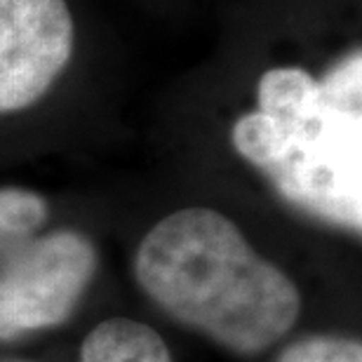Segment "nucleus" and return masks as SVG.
<instances>
[{"label":"nucleus","instance_id":"0eeeda50","mask_svg":"<svg viewBox=\"0 0 362 362\" xmlns=\"http://www.w3.org/2000/svg\"><path fill=\"white\" fill-rule=\"evenodd\" d=\"M278 362H362L358 339L334 334L301 337L280 353Z\"/></svg>","mask_w":362,"mask_h":362},{"label":"nucleus","instance_id":"f257e3e1","mask_svg":"<svg viewBox=\"0 0 362 362\" xmlns=\"http://www.w3.org/2000/svg\"><path fill=\"white\" fill-rule=\"evenodd\" d=\"M233 146L289 205L332 226L362 228V57L322 78L296 66L266 71L257 111L233 125Z\"/></svg>","mask_w":362,"mask_h":362},{"label":"nucleus","instance_id":"f03ea898","mask_svg":"<svg viewBox=\"0 0 362 362\" xmlns=\"http://www.w3.org/2000/svg\"><path fill=\"white\" fill-rule=\"evenodd\" d=\"M134 273L165 313L240 356L278 344L301 310L294 282L209 207L158 221L136 250Z\"/></svg>","mask_w":362,"mask_h":362},{"label":"nucleus","instance_id":"20e7f679","mask_svg":"<svg viewBox=\"0 0 362 362\" xmlns=\"http://www.w3.org/2000/svg\"><path fill=\"white\" fill-rule=\"evenodd\" d=\"M66 0H0V113L40 101L74 57Z\"/></svg>","mask_w":362,"mask_h":362},{"label":"nucleus","instance_id":"39448f33","mask_svg":"<svg viewBox=\"0 0 362 362\" xmlns=\"http://www.w3.org/2000/svg\"><path fill=\"white\" fill-rule=\"evenodd\" d=\"M81 362H175L153 327L129 317L97 325L83 341Z\"/></svg>","mask_w":362,"mask_h":362},{"label":"nucleus","instance_id":"6e6552de","mask_svg":"<svg viewBox=\"0 0 362 362\" xmlns=\"http://www.w3.org/2000/svg\"><path fill=\"white\" fill-rule=\"evenodd\" d=\"M3 362H21V360H3Z\"/></svg>","mask_w":362,"mask_h":362},{"label":"nucleus","instance_id":"423d86ee","mask_svg":"<svg viewBox=\"0 0 362 362\" xmlns=\"http://www.w3.org/2000/svg\"><path fill=\"white\" fill-rule=\"evenodd\" d=\"M47 202L26 188H0V240L7 250L31 240V235L47 221Z\"/></svg>","mask_w":362,"mask_h":362},{"label":"nucleus","instance_id":"7ed1b4c3","mask_svg":"<svg viewBox=\"0 0 362 362\" xmlns=\"http://www.w3.org/2000/svg\"><path fill=\"white\" fill-rule=\"evenodd\" d=\"M97 255L76 230L24 240L0 262V339L66 322L90 287Z\"/></svg>","mask_w":362,"mask_h":362},{"label":"nucleus","instance_id":"1a4fd4ad","mask_svg":"<svg viewBox=\"0 0 362 362\" xmlns=\"http://www.w3.org/2000/svg\"><path fill=\"white\" fill-rule=\"evenodd\" d=\"M0 247H7V245H5V243H3V240H0Z\"/></svg>","mask_w":362,"mask_h":362}]
</instances>
